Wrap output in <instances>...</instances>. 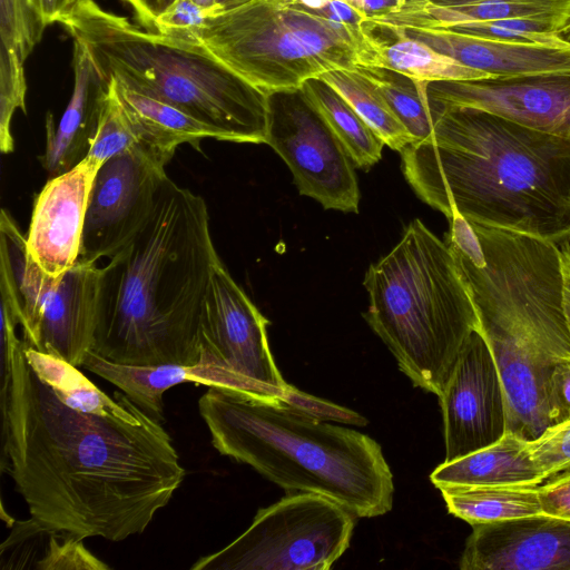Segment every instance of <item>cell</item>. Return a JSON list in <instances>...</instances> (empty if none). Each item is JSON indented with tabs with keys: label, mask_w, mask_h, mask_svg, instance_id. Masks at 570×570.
<instances>
[{
	"label": "cell",
	"mask_w": 570,
	"mask_h": 570,
	"mask_svg": "<svg viewBox=\"0 0 570 570\" xmlns=\"http://www.w3.org/2000/svg\"><path fill=\"white\" fill-rule=\"evenodd\" d=\"M1 469L43 530L121 541L142 533L180 487L171 438L126 394L110 413L61 401L24 355L0 373Z\"/></svg>",
	"instance_id": "obj_1"
},
{
	"label": "cell",
	"mask_w": 570,
	"mask_h": 570,
	"mask_svg": "<svg viewBox=\"0 0 570 570\" xmlns=\"http://www.w3.org/2000/svg\"><path fill=\"white\" fill-rule=\"evenodd\" d=\"M430 108L431 135L400 151L424 203L552 243L570 234V139L484 110Z\"/></svg>",
	"instance_id": "obj_2"
},
{
	"label": "cell",
	"mask_w": 570,
	"mask_h": 570,
	"mask_svg": "<svg viewBox=\"0 0 570 570\" xmlns=\"http://www.w3.org/2000/svg\"><path fill=\"white\" fill-rule=\"evenodd\" d=\"M219 259L205 199L166 176L145 227L101 267L91 351L130 366L197 364Z\"/></svg>",
	"instance_id": "obj_3"
},
{
	"label": "cell",
	"mask_w": 570,
	"mask_h": 570,
	"mask_svg": "<svg viewBox=\"0 0 570 570\" xmlns=\"http://www.w3.org/2000/svg\"><path fill=\"white\" fill-rule=\"evenodd\" d=\"M471 225L485 264L478 267L449 247L501 377L507 432L530 442L551 426L550 379L570 360L559 249L530 235Z\"/></svg>",
	"instance_id": "obj_4"
},
{
	"label": "cell",
	"mask_w": 570,
	"mask_h": 570,
	"mask_svg": "<svg viewBox=\"0 0 570 570\" xmlns=\"http://www.w3.org/2000/svg\"><path fill=\"white\" fill-rule=\"evenodd\" d=\"M198 411L222 455L286 491L322 494L356 518L392 509L391 469L366 434L325 423L284 399L227 386H208Z\"/></svg>",
	"instance_id": "obj_5"
},
{
	"label": "cell",
	"mask_w": 570,
	"mask_h": 570,
	"mask_svg": "<svg viewBox=\"0 0 570 570\" xmlns=\"http://www.w3.org/2000/svg\"><path fill=\"white\" fill-rule=\"evenodd\" d=\"M61 24L87 48L107 81L179 108L210 127L217 140L266 144L271 95L202 42L137 26L95 0H80Z\"/></svg>",
	"instance_id": "obj_6"
},
{
	"label": "cell",
	"mask_w": 570,
	"mask_h": 570,
	"mask_svg": "<svg viewBox=\"0 0 570 570\" xmlns=\"http://www.w3.org/2000/svg\"><path fill=\"white\" fill-rule=\"evenodd\" d=\"M364 318L414 386L438 396L474 331L476 309L451 248L420 219L365 273Z\"/></svg>",
	"instance_id": "obj_7"
},
{
	"label": "cell",
	"mask_w": 570,
	"mask_h": 570,
	"mask_svg": "<svg viewBox=\"0 0 570 570\" xmlns=\"http://www.w3.org/2000/svg\"><path fill=\"white\" fill-rule=\"evenodd\" d=\"M202 42L268 95L295 92L336 69L370 66L379 39L366 27L328 20L291 0H253L209 17Z\"/></svg>",
	"instance_id": "obj_8"
},
{
	"label": "cell",
	"mask_w": 570,
	"mask_h": 570,
	"mask_svg": "<svg viewBox=\"0 0 570 570\" xmlns=\"http://www.w3.org/2000/svg\"><path fill=\"white\" fill-rule=\"evenodd\" d=\"M101 267L78 259L59 279L28 255L26 236L6 210L0 215V294L12 305L22 341L81 367L92 350Z\"/></svg>",
	"instance_id": "obj_9"
},
{
	"label": "cell",
	"mask_w": 570,
	"mask_h": 570,
	"mask_svg": "<svg viewBox=\"0 0 570 570\" xmlns=\"http://www.w3.org/2000/svg\"><path fill=\"white\" fill-rule=\"evenodd\" d=\"M356 517L312 492L262 508L248 529L193 570H327L350 547Z\"/></svg>",
	"instance_id": "obj_10"
},
{
	"label": "cell",
	"mask_w": 570,
	"mask_h": 570,
	"mask_svg": "<svg viewBox=\"0 0 570 570\" xmlns=\"http://www.w3.org/2000/svg\"><path fill=\"white\" fill-rule=\"evenodd\" d=\"M267 324L219 259L203 311L198 362L228 374L237 390L284 399L292 386L274 362Z\"/></svg>",
	"instance_id": "obj_11"
},
{
	"label": "cell",
	"mask_w": 570,
	"mask_h": 570,
	"mask_svg": "<svg viewBox=\"0 0 570 570\" xmlns=\"http://www.w3.org/2000/svg\"><path fill=\"white\" fill-rule=\"evenodd\" d=\"M266 144L287 164L301 195L314 198L325 209L358 213L353 159L299 90L271 95Z\"/></svg>",
	"instance_id": "obj_12"
},
{
	"label": "cell",
	"mask_w": 570,
	"mask_h": 570,
	"mask_svg": "<svg viewBox=\"0 0 570 570\" xmlns=\"http://www.w3.org/2000/svg\"><path fill=\"white\" fill-rule=\"evenodd\" d=\"M165 165L137 145L99 167L88 198L78 259H111L137 237L167 176Z\"/></svg>",
	"instance_id": "obj_13"
},
{
	"label": "cell",
	"mask_w": 570,
	"mask_h": 570,
	"mask_svg": "<svg viewBox=\"0 0 570 570\" xmlns=\"http://www.w3.org/2000/svg\"><path fill=\"white\" fill-rule=\"evenodd\" d=\"M439 399L444 424V462L487 448L507 433L501 377L480 331L469 337Z\"/></svg>",
	"instance_id": "obj_14"
},
{
	"label": "cell",
	"mask_w": 570,
	"mask_h": 570,
	"mask_svg": "<svg viewBox=\"0 0 570 570\" xmlns=\"http://www.w3.org/2000/svg\"><path fill=\"white\" fill-rule=\"evenodd\" d=\"M429 104L484 110L570 139V75L428 83Z\"/></svg>",
	"instance_id": "obj_15"
},
{
	"label": "cell",
	"mask_w": 570,
	"mask_h": 570,
	"mask_svg": "<svg viewBox=\"0 0 570 570\" xmlns=\"http://www.w3.org/2000/svg\"><path fill=\"white\" fill-rule=\"evenodd\" d=\"M99 167L85 157L51 177L35 199L26 248L52 278H61L79 258L88 198Z\"/></svg>",
	"instance_id": "obj_16"
},
{
	"label": "cell",
	"mask_w": 570,
	"mask_h": 570,
	"mask_svg": "<svg viewBox=\"0 0 570 570\" xmlns=\"http://www.w3.org/2000/svg\"><path fill=\"white\" fill-rule=\"evenodd\" d=\"M472 527L462 570H570V520L540 513Z\"/></svg>",
	"instance_id": "obj_17"
},
{
	"label": "cell",
	"mask_w": 570,
	"mask_h": 570,
	"mask_svg": "<svg viewBox=\"0 0 570 570\" xmlns=\"http://www.w3.org/2000/svg\"><path fill=\"white\" fill-rule=\"evenodd\" d=\"M397 29L493 78L570 75V48L554 49L492 40L434 26Z\"/></svg>",
	"instance_id": "obj_18"
},
{
	"label": "cell",
	"mask_w": 570,
	"mask_h": 570,
	"mask_svg": "<svg viewBox=\"0 0 570 570\" xmlns=\"http://www.w3.org/2000/svg\"><path fill=\"white\" fill-rule=\"evenodd\" d=\"M73 89L60 121L48 114L46 147L41 157L51 177L68 171L87 155L98 126L108 81L97 69L87 48L73 40Z\"/></svg>",
	"instance_id": "obj_19"
},
{
	"label": "cell",
	"mask_w": 570,
	"mask_h": 570,
	"mask_svg": "<svg viewBox=\"0 0 570 570\" xmlns=\"http://www.w3.org/2000/svg\"><path fill=\"white\" fill-rule=\"evenodd\" d=\"M519 19L561 33L570 26V0H402L394 11L372 17L374 28L448 27L462 21Z\"/></svg>",
	"instance_id": "obj_20"
},
{
	"label": "cell",
	"mask_w": 570,
	"mask_h": 570,
	"mask_svg": "<svg viewBox=\"0 0 570 570\" xmlns=\"http://www.w3.org/2000/svg\"><path fill=\"white\" fill-rule=\"evenodd\" d=\"M81 367L116 385L137 406L160 423L164 422V393L177 384L191 382L235 389L229 375L202 362L195 365L130 366L107 361L90 351Z\"/></svg>",
	"instance_id": "obj_21"
},
{
	"label": "cell",
	"mask_w": 570,
	"mask_h": 570,
	"mask_svg": "<svg viewBox=\"0 0 570 570\" xmlns=\"http://www.w3.org/2000/svg\"><path fill=\"white\" fill-rule=\"evenodd\" d=\"M112 82L138 144L164 164L173 158L181 144H189L199 149L203 139H217L210 127L179 108L115 80Z\"/></svg>",
	"instance_id": "obj_22"
},
{
	"label": "cell",
	"mask_w": 570,
	"mask_h": 570,
	"mask_svg": "<svg viewBox=\"0 0 570 570\" xmlns=\"http://www.w3.org/2000/svg\"><path fill=\"white\" fill-rule=\"evenodd\" d=\"M436 487L512 485L534 487L541 483L539 469L528 442L507 432L498 442L460 459L443 462L430 475Z\"/></svg>",
	"instance_id": "obj_23"
},
{
	"label": "cell",
	"mask_w": 570,
	"mask_h": 570,
	"mask_svg": "<svg viewBox=\"0 0 570 570\" xmlns=\"http://www.w3.org/2000/svg\"><path fill=\"white\" fill-rule=\"evenodd\" d=\"M390 31L394 40H379L370 66L402 73L416 81L481 80L493 78L491 75L464 66L426 43L407 36L397 28Z\"/></svg>",
	"instance_id": "obj_24"
},
{
	"label": "cell",
	"mask_w": 570,
	"mask_h": 570,
	"mask_svg": "<svg viewBox=\"0 0 570 570\" xmlns=\"http://www.w3.org/2000/svg\"><path fill=\"white\" fill-rule=\"evenodd\" d=\"M438 489L449 512L471 525L542 513L537 485H444Z\"/></svg>",
	"instance_id": "obj_25"
},
{
	"label": "cell",
	"mask_w": 570,
	"mask_h": 570,
	"mask_svg": "<svg viewBox=\"0 0 570 570\" xmlns=\"http://www.w3.org/2000/svg\"><path fill=\"white\" fill-rule=\"evenodd\" d=\"M299 92L336 134L356 168L367 170L381 159L384 140L336 90L318 77L306 80Z\"/></svg>",
	"instance_id": "obj_26"
},
{
	"label": "cell",
	"mask_w": 570,
	"mask_h": 570,
	"mask_svg": "<svg viewBox=\"0 0 570 570\" xmlns=\"http://www.w3.org/2000/svg\"><path fill=\"white\" fill-rule=\"evenodd\" d=\"M320 78L336 90L390 148L402 151L414 141L376 87L355 68L331 70Z\"/></svg>",
	"instance_id": "obj_27"
},
{
	"label": "cell",
	"mask_w": 570,
	"mask_h": 570,
	"mask_svg": "<svg viewBox=\"0 0 570 570\" xmlns=\"http://www.w3.org/2000/svg\"><path fill=\"white\" fill-rule=\"evenodd\" d=\"M24 355L38 374L66 404L86 412L110 413L120 409L125 393L109 397L90 382L78 366L66 360L40 352L24 342Z\"/></svg>",
	"instance_id": "obj_28"
},
{
	"label": "cell",
	"mask_w": 570,
	"mask_h": 570,
	"mask_svg": "<svg viewBox=\"0 0 570 570\" xmlns=\"http://www.w3.org/2000/svg\"><path fill=\"white\" fill-rule=\"evenodd\" d=\"M367 78L384 97L395 116L414 138L426 139L433 129V117L428 99V82L416 81L393 70L373 67H354Z\"/></svg>",
	"instance_id": "obj_29"
},
{
	"label": "cell",
	"mask_w": 570,
	"mask_h": 570,
	"mask_svg": "<svg viewBox=\"0 0 570 570\" xmlns=\"http://www.w3.org/2000/svg\"><path fill=\"white\" fill-rule=\"evenodd\" d=\"M481 38L554 49H569L570 45L549 27L519 19L462 21L441 27Z\"/></svg>",
	"instance_id": "obj_30"
},
{
	"label": "cell",
	"mask_w": 570,
	"mask_h": 570,
	"mask_svg": "<svg viewBox=\"0 0 570 570\" xmlns=\"http://www.w3.org/2000/svg\"><path fill=\"white\" fill-rule=\"evenodd\" d=\"M139 145L118 100L112 80L102 104L99 121L86 157L100 166Z\"/></svg>",
	"instance_id": "obj_31"
},
{
	"label": "cell",
	"mask_w": 570,
	"mask_h": 570,
	"mask_svg": "<svg viewBox=\"0 0 570 570\" xmlns=\"http://www.w3.org/2000/svg\"><path fill=\"white\" fill-rule=\"evenodd\" d=\"M46 27L29 0H0L1 50L24 62Z\"/></svg>",
	"instance_id": "obj_32"
},
{
	"label": "cell",
	"mask_w": 570,
	"mask_h": 570,
	"mask_svg": "<svg viewBox=\"0 0 570 570\" xmlns=\"http://www.w3.org/2000/svg\"><path fill=\"white\" fill-rule=\"evenodd\" d=\"M24 62L0 50V148L3 154L13 150L11 120L17 109L26 112L27 83Z\"/></svg>",
	"instance_id": "obj_33"
},
{
	"label": "cell",
	"mask_w": 570,
	"mask_h": 570,
	"mask_svg": "<svg viewBox=\"0 0 570 570\" xmlns=\"http://www.w3.org/2000/svg\"><path fill=\"white\" fill-rule=\"evenodd\" d=\"M528 449L543 480L570 469V419L548 428Z\"/></svg>",
	"instance_id": "obj_34"
},
{
	"label": "cell",
	"mask_w": 570,
	"mask_h": 570,
	"mask_svg": "<svg viewBox=\"0 0 570 570\" xmlns=\"http://www.w3.org/2000/svg\"><path fill=\"white\" fill-rule=\"evenodd\" d=\"M35 568L101 570L110 567L92 556L82 544V539L63 532L49 531L48 547Z\"/></svg>",
	"instance_id": "obj_35"
},
{
	"label": "cell",
	"mask_w": 570,
	"mask_h": 570,
	"mask_svg": "<svg viewBox=\"0 0 570 570\" xmlns=\"http://www.w3.org/2000/svg\"><path fill=\"white\" fill-rule=\"evenodd\" d=\"M213 9L198 6L191 0H176L155 21L154 30L175 38L199 41V33Z\"/></svg>",
	"instance_id": "obj_36"
},
{
	"label": "cell",
	"mask_w": 570,
	"mask_h": 570,
	"mask_svg": "<svg viewBox=\"0 0 570 570\" xmlns=\"http://www.w3.org/2000/svg\"><path fill=\"white\" fill-rule=\"evenodd\" d=\"M449 222L450 232L446 235L445 243L462 253L475 266H483L485 257L471 223L458 213L452 214Z\"/></svg>",
	"instance_id": "obj_37"
},
{
	"label": "cell",
	"mask_w": 570,
	"mask_h": 570,
	"mask_svg": "<svg viewBox=\"0 0 570 570\" xmlns=\"http://www.w3.org/2000/svg\"><path fill=\"white\" fill-rule=\"evenodd\" d=\"M542 513L570 520V471L537 487Z\"/></svg>",
	"instance_id": "obj_38"
},
{
	"label": "cell",
	"mask_w": 570,
	"mask_h": 570,
	"mask_svg": "<svg viewBox=\"0 0 570 570\" xmlns=\"http://www.w3.org/2000/svg\"><path fill=\"white\" fill-rule=\"evenodd\" d=\"M551 426L570 419V360L559 363L550 379Z\"/></svg>",
	"instance_id": "obj_39"
},
{
	"label": "cell",
	"mask_w": 570,
	"mask_h": 570,
	"mask_svg": "<svg viewBox=\"0 0 570 570\" xmlns=\"http://www.w3.org/2000/svg\"><path fill=\"white\" fill-rule=\"evenodd\" d=\"M317 14L344 24L354 27H366L368 17L345 0H333Z\"/></svg>",
	"instance_id": "obj_40"
},
{
	"label": "cell",
	"mask_w": 570,
	"mask_h": 570,
	"mask_svg": "<svg viewBox=\"0 0 570 570\" xmlns=\"http://www.w3.org/2000/svg\"><path fill=\"white\" fill-rule=\"evenodd\" d=\"M134 11L139 26L154 30L155 21L176 0H124Z\"/></svg>",
	"instance_id": "obj_41"
},
{
	"label": "cell",
	"mask_w": 570,
	"mask_h": 570,
	"mask_svg": "<svg viewBox=\"0 0 570 570\" xmlns=\"http://www.w3.org/2000/svg\"><path fill=\"white\" fill-rule=\"evenodd\" d=\"M47 26L61 23L77 7L80 0H29Z\"/></svg>",
	"instance_id": "obj_42"
},
{
	"label": "cell",
	"mask_w": 570,
	"mask_h": 570,
	"mask_svg": "<svg viewBox=\"0 0 570 570\" xmlns=\"http://www.w3.org/2000/svg\"><path fill=\"white\" fill-rule=\"evenodd\" d=\"M559 249L563 275V305L570 330V234L554 243Z\"/></svg>",
	"instance_id": "obj_43"
},
{
	"label": "cell",
	"mask_w": 570,
	"mask_h": 570,
	"mask_svg": "<svg viewBox=\"0 0 570 570\" xmlns=\"http://www.w3.org/2000/svg\"><path fill=\"white\" fill-rule=\"evenodd\" d=\"M368 18L387 14L399 8L402 0H345Z\"/></svg>",
	"instance_id": "obj_44"
},
{
	"label": "cell",
	"mask_w": 570,
	"mask_h": 570,
	"mask_svg": "<svg viewBox=\"0 0 570 570\" xmlns=\"http://www.w3.org/2000/svg\"><path fill=\"white\" fill-rule=\"evenodd\" d=\"M293 3L298 4L309 11L318 12L325 8L333 0H291Z\"/></svg>",
	"instance_id": "obj_45"
},
{
	"label": "cell",
	"mask_w": 570,
	"mask_h": 570,
	"mask_svg": "<svg viewBox=\"0 0 570 570\" xmlns=\"http://www.w3.org/2000/svg\"><path fill=\"white\" fill-rule=\"evenodd\" d=\"M253 0H215L217 12L227 11L244 6Z\"/></svg>",
	"instance_id": "obj_46"
},
{
	"label": "cell",
	"mask_w": 570,
	"mask_h": 570,
	"mask_svg": "<svg viewBox=\"0 0 570 570\" xmlns=\"http://www.w3.org/2000/svg\"><path fill=\"white\" fill-rule=\"evenodd\" d=\"M191 1L203 8L213 9L217 12V10L215 8V0H191Z\"/></svg>",
	"instance_id": "obj_47"
},
{
	"label": "cell",
	"mask_w": 570,
	"mask_h": 570,
	"mask_svg": "<svg viewBox=\"0 0 570 570\" xmlns=\"http://www.w3.org/2000/svg\"><path fill=\"white\" fill-rule=\"evenodd\" d=\"M560 36L570 45V26Z\"/></svg>",
	"instance_id": "obj_48"
}]
</instances>
